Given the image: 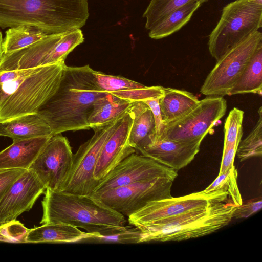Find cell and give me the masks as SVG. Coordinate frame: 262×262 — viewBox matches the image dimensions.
<instances>
[{
	"label": "cell",
	"mask_w": 262,
	"mask_h": 262,
	"mask_svg": "<svg viewBox=\"0 0 262 262\" xmlns=\"http://www.w3.org/2000/svg\"><path fill=\"white\" fill-rule=\"evenodd\" d=\"M65 62L0 72V122L36 114L56 92Z\"/></svg>",
	"instance_id": "2"
},
{
	"label": "cell",
	"mask_w": 262,
	"mask_h": 262,
	"mask_svg": "<svg viewBox=\"0 0 262 262\" xmlns=\"http://www.w3.org/2000/svg\"><path fill=\"white\" fill-rule=\"evenodd\" d=\"M208 0H151L143 16L146 18L145 28L149 30L157 22L170 12L192 1L201 4Z\"/></svg>",
	"instance_id": "28"
},
{
	"label": "cell",
	"mask_w": 262,
	"mask_h": 262,
	"mask_svg": "<svg viewBox=\"0 0 262 262\" xmlns=\"http://www.w3.org/2000/svg\"><path fill=\"white\" fill-rule=\"evenodd\" d=\"M124 114L104 124L92 128L94 131L93 136L81 144L77 152L73 154L71 171L61 191L89 195L95 191L99 181L94 178V172L100 151Z\"/></svg>",
	"instance_id": "7"
},
{
	"label": "cell",
	"mask_w": 262,
	"mask_h": 262,
	"mask_svg": "<svg viewBox=\"0 0 262 262\" xmlns=\"http://www.w3.org/2000/svg\"><path fill=\"white\" fill-rule=\"evenodd\" d=\"M46 188L35 174L27 169L9 187L0 202V225L29 211Z\"/></svg>",
	"instance_id": "14"
},
{
	"label": "cell",
	"mask_w": 262,
	"mask_h": 262,
	"mask_svg": "<svg viewBox=\"0 0 262 262\" xmlns=\"http://www.w3.org/2000/svg\"><path fill=\"white\" fill-rule=\"evenodd\" d=\"M3 41L4 38L3 37V35L0 31V62L2 59L3 56L4 55V50H3Z\"/></svg>",
	"instance_id": "39"
},
{
	"label": "cell",
	"mask_w": 262,
	"mask_h": 262,
	"mask_svg": "<svg viewBox=\"0 0 262 262\" xmlns=\"http://www.w3.org/2000/svg\"><path fill=\"white\" fill-rule=\"evenodd\" d=\"M83 41L84 37L80 29L63 33L48 55L45 65L64 62L68 54Z\"/></svg>",
	"instance_id": "26"
},
{
	"label": "cell",
	"mask_w": 262,
	"mask_h": 262,
	"mask_svg": "<svg viewBox=\"0 0 262 262\" xmlns=\"http://www.w3.org/2000/svg\"><path fill=\"white\" fill-rule=\"evenodd\" d=\"M40 224L65 223L89 233L102 234L125 225L124 215L90 195L46 189Z\"/></svg>",
	"instance_id": "4"
},
{
	"label": "cell",
	"mask_w": 262,
	"mask_h": 262,
	"mask_svg": "<svg viewBox=\"0 0 262 262\" xmlns=\"http://www.w3.org/2000/svg\"><path fill=\"white\" fill-rule=\"evenodd\" d=\"M29 229L16 220L0 225V235L10 243H26Z\"/></svg>",
	"instance_id": "34"
},
{
	"label": "cell",
	"mask_w": 262,
	"mask_h": 262,
	"mask_svg": "<svg viewBox=\"0 0 262 262\" xmlns=\"http://www.w3.org/2000/svg\"><path fill=\"white\" fill-rule=\"evenodd\" d=\"M173 182L164 177H157L89 195L128 217L150 202L172 197Z\"/></svg>",
	"instance_id": "11"
},
{
	"label": "cell",
	"mask_w": 262,
	"mask_h": 262,
	"mask_svg": "<svg viewBox=\"0 0 262 262\" xmlns=\"http://www.w3.org/2000/svg\"><path fill=\"white\" fill-rule=\"evenodd\" d=\"M110 94L132 102L143 101L149 99L161 97L164 94V87L144 86L140 88L112 92Z\"/></svg>",
	"instance_id": "33"
},
{
	"label": "cell",
	"mask_w": 262,
	"mask_h": 262,
	"mask_svg": "<svg viewBox=\"0 0 262 262\" xmlns=\"http://www.w3.org/2000/svg\"><path fill=\"white\" fill-rule=\"evenodd\" d=\"M159 99L160 98H152L143 101L148 105L152 113L155 124V136L156 137L161 135L164 127L159 102Z\"/></svg>",
	"instance_id": "37"
},
{
	"label": "cell",
	"mask_w": 262,
	"mask_h": 262,
	"mask_svg": "<svg viewBox=\"0 0 262 262\" xmlns=\"http://www.w3.org/2000/svg\"><path fill=\"white\" fill-rule=\"evenodd\" d=\"M238 144H235L223 147V156L219 174L227 172L234 166V161Z\"/></svg>",
	"instance_id": "38"
},
{
	"label": "cell",
	"mask_w": 262,
	"mask_h": 262,
	"mask_svg": "<svg viewBox=\"0 0 262 262\" xmlns=\"http://www.w3.org/2000/svg\"><path fill=\"white\" fill-rule=\"evenodd\" d=\"M0 242L10 243V242L7 238L0 235Z\"/></svg>",
	"instance_id": "41"
},
{
	"label": "cell",
	"mask_w": 262,
	"mask_h": 262,
	"mask_svg": "<svg viewBox=\"0 0 262 262\" xmlns=\"http://www.w3.org/2000/svg\"><path fill=\"white\" fill-rule=\"evenodd\" d=\"M248 93L262 95V45L256 50L227 95Z\"/></svg>",
	"instance_id": "24"
},
{
	"label": "cell",
	"mask_w": 262,
	"mask_h": 262,
	"mask_svg": "<svg viewBox=\"0 0 262 262\" xmlns=\"http://www.w3.org/2000/svg\"><path fill=\"white\" fill-rule=\"evenodd\" d=\"M73 154L68 139L58 134L48 140L29 169L46 189L61 191L71 171Z\"/></svg>",
	"instance_id": "12"
},
{
	"label": "cell",
	"mask_w": 262,
	"mask_h": 262,
	"mask_svg": "<svg viewBox=\"0 0 262 262\" xmlns=\"http://www.w3.org/2000/svg\"><path fill=\"white\" fill-rule=\"evenodd\" d=\"M227 107L226 100L223 96H207L186 114L164 125L161 135L158 137L202 142L225 115Z\"/></svg>",
	"instance_id": "9"
},
{
	"label": "cell",
	"mask_w": 262,
	"mask_h": 262,
	"mask_svg": "<svg viewBox=\"0 0 262 262\" xmlns=\"http://www.w3.org/2000/svg\"><path fill=\"white\" fill-rule=\"evenodd\" d=\"M236 207L229 198L203 209L159 221L140 229V243L181 241L211 234L229 223Z\"/></svg>",
	"instance_id": "5"
},
{
	"label": "cell",
	"mask_w": 262,
	"mask_h": 262,
	"mask_svg": "<svg viewBox=\"0 0 262 262\" xmlns=\"http://www.w3.org/2000/svg\"><path fill=\"white\" fill-rule=\"evenodd\" d=\"M192 93L183 90L164 88L159 102L164 125L182 117L199 102Z\"/></svg>",
	"instance_id": "20"
},
{
	"label": "cell",
	"mask_w": 262,
	"mask_h": 262,
	"mask_svg": "<svg viewBox=\"0 0 262 262\" xmlns=\"http://www.w3.org/2000/svg\"><path fill=\"white\" fill-rule=\"evenodd\" d=\"M258 119L250 133L238 144L236 155L241 162L262 155V107L258 110Z\"/></svg>",
	"instance_id": "27"
},
{
	"label": "cell",
	"mask_w": 262,
	"mask_h": 262,
	"mask_svg": "<svg viewBox=\"0 0 262 262\" xmlns=\"http://www.w3.org/2000/svg\"><path fill=\"white\" fill-rule=\"evenodd\" d=\"M51 137L13 140L11 145L0 151V171L28 169Z\"/></svg>",
	"instance_id": "17"
},
{
	"label": "cell",
	"mask_w": 262,
	"mask_h": 262,
	"mask_svg": "<svg viewBox=\"0 0 262 262\" xmlns=\"http://www.w3.org/2000/svg\"><path fill=\"white\" fill-rule=\"evenodd\" d=\"M177 176V170L150 158L135 152L100 180L92 194L100 193L111 189L157 177H164L173 181Z\"/></svg>",
	"instance_id": "13"
},
{
	"label": "cell",
	"mask_w": 262,
	"mask_h": 262,
	"mask_svg": "<svg viewBox=\"0 0 262 262\" xmlns=\"http://www.w3.org/2000/svg\"><path fill=\"white\" fill-rule=\"evenodd\" d=\"M238 172L234 166L227 172L219 174L217 177L205 189L210 191L224 189L227 191L229 198L237 206L243 204L237 182Z\"/></svg>",
	"instance_id": "30"
},
{
	"label": "cell",
	"mask_w": 262,
	"mask_h": 262,
	"mask_svg": "<svg viewBox=\"0 0 262 262\" xmlns=\"http://www.w3.org/2000/svg\"><path fill=\"white\" fill-rule=\"evenodd\" d=\"M244 112L234 107L227 117L224 127V147L239 144L243 136V121Z\"/></svg>",
	"instance_id": "32"
},
{
	"label": "cell",
	"mask_w": 262,
	"mask_h": 262,
	"mask_svg": "<svg viewBox=\"0 0 262 262\" xmlns=\"http://www.w3.org/2000/svg\"><path fill=\"white\" fill-rule=\"evenodd\" d=\"M93 74L100 90L107 93L140 88L145 86L123 77L107 75L94 70Z\"/></svg>",
	"instance_id": "31"
},
{
	"label": "cell",
	"mask_w": 262,
	"mask_h": 262,
	"mask_svg": "<svg viewBox=\"0 0 262 262\" xmlns=\"http://www.w3.org/2000/svg\"><path fill=\"white\" fill-rule=\"evenodd\" d=\"M93 71L89 65L64 67L56 92L36 113L53 135L90 128L88 118L94 104L108 94L97 86Z\"/></svg>",
	"instance_id": "1"
},
{
	"label": "cell",
	"mask_w": 262,
	"mask_h": 262,
	"mask_svg": "<svg viewBox=\"0 0 262 262\" xmlns=\"http://www.w3.org/2000/svg\"><path fill=\"white\" fill-rule=\"evenodd\" d=\"M52 133L47 122L37 114L20 116L0 122V136L13 140L40 137H51Z\"/></svg>",
	"instance_id": "18"
},
{
	"label": "cell",
	"mask_w": 262,
	"mask_h": 262,
	"mask_svg": "<svg viewBox=\"0 0 262 262\" xmlns=\"http://www.w3.org/2000/svg\"><path fill=\"white\" fill-rule=\"evenodd\" d=\"M141 231L133 226L112 229L102 234L92 233V236L83 242L90 241L107 243H139Z\"/></svg>",
	"instance_id": "29"
},
{
	"label": "cell",
	"mask_w": 262,
	"mask_h": 262,
	"mask_svg": "<svg viewBox=\"0 0 262 262\" xmlns=\"http://www.w3.org/2000/svg\"><path fill=\"white\" fill-rule=\"evenodd\" d=\"M262 207L261 198L251 200L245 204L237 206L233 213V217L247 218L259 211Z\"/></svg>",
	"instance_id": "36"
},
{
	"label": "cell",
	"mask_w": 262,
	"mask_h": 262,
	"mask_svg": "<svg viewBox=\"0 0 262 262\" xmlns=\"http://www.w3.org/2000/svg\"><path fill=\"white\" fill-rule=\"evenodd\" d=\"M249 2L262 5V0H248Z\"/></svg>",
	"instance_id": "40"
},
{
	"label": "cell",
	"mask_w": 262,
	"mask_h": 262,
	"mask_svg": "<svg viewBox=\"0 0 262 262\" xmlns=\"http://www.w3.org/2000/svg\"><path fill=\"white\" fill-rule=\"evenodd\" d=\"M201 5L199 1H192L170 12L148 30L149 36L152 39H159L178 31L189 21Z\"/></svg>",
	"instance_id": "22"
},
{
	"label": "cell",
	"mask_w": 262,
	"mask_h": 262,
	"mask_svg": "<svg viewBox=\"0 0 262 262\" xmlns=\"http://www.w3.org/2000/svg\"><path fill=\"white\" fill-rule=\"evenodd\" d=\"M132 103L110 93L100 98L94 104L88 118L90 128L102 125L123 115L128 110Z\"/></svg>",
	"instance_id": "23"
},
{
	"label": "cell",
	"mask_w": 262,
	"mask_h": 262,
	"mask_svg": "<svg viewBox=\"0 0 262 262\" xmlns=\"http://www.w3.org/2000/svg\"><path fill=\"white\" fill-rule=\"evenodd\" d=\"M91 236L92 233L68 224L50 223L29 229L26 243H75L83 242Z\"/></svg>",
	"instance_id": "19"
},
{
	"label": "cell",
	"mask_w": 262,
	"mask_h": 262,
	"mask_svg": "<svg viewBox=\"0 0 262 262\" xmlns=\"http://www.w3.org/2000/svg\"><path fill=\"white\" fill-rule=\"evenodd\" d=\"M134 119L129 135V143L139 152L150 142V136L155 133L152 113L143 101L133 102L129 108Z\"/></svg>",
	"instance_id": "21"
},
{
	"label": "cell",
	"mask_w": 262,
	"mask_h": 262,
	"mask_svg": "<svg viewBox=\"0 0 262 262\" xmlns=\"http://www.w3.org/2000/svg\"><path fill=\"white\" fill-rule=\"evenodd\" d=\"M25 170L13 169L0 171V202L11 185Z\"/></svg>",
	"instance_id": "35"
},
{
	"label": "cell",
	"mask_w": 262,
	"mask_h": 262,
	"mask_svg": "<svg viewBox=\"0 0 262 262\" xmlns=\"http://www.w3.org/2000/svg\"><path fill=\"white\" fill-rule=\"evenodd\" d=\"M224 189L205 190L186 195L150 202L128 217L129 225L138 229L152 225L157 222L188 212L207 208L229 199Z\"/></svg>",
	"instance_id": "10"
},
{
	"label": "cell",
	"mask_w": 262,
	"mask_h": 262,
	"mask_svg": "<svg viewBox=\"0 0 262 262\" xmlns=\"http://www.w3.org/2000/svg\"><path fill=\"white\" fill-rule=\"evenodd\" d=\"M89 16L88 0H0V28L35 26L47 34L80 29Z\"/></svg>",
	"instance_id": "3"
},
{
	"label": "cell",
	"mask_w": 262,
	"mask_h": 262,
	"mask_svg": "<svg viewBox=\"0 0 262 262\" xmlns=\"http://www.w3.org/2000/svg\"><path fill=\"white\" fill-rule=\"evenodd\" d=\"M150 136L149 143L139 152L177 171L185 167L200 150L201 142H183Z\"/></svg>",
	"instance_id": "16"
},
{
	"label": "cell",
	"mask_w": 262,
	"mask_h": 262,
	"mask_svg": "<svg viewBox=\"0 0 262 262\" xmlns=\"http://www.w3.org/2000/svg\"><path fill=\"white\" fill-rule=\"evenodd\" d=\"M261 45L262 33L257 31L231 48L217 60L202 85L201 93L207 96L227 95Z\"/></svg>",
	"instance_id": "8"
},
{
	"label": "cell",
	"mask_w": 262,
	"mask_h": 262,
	"mask_svg": "<svg viewBox=\"0 0 262 262\" xmlns=\"http://www.w3.org/2000/svg\"><path fill=\"white\" fill-rule=\"evenodd\" d=\"M262 26V5L236 0L225 6L209 35V51L216 61Z\"/></svg>",
	"instance_id": "6"
},
{
	"label": "cell",
	"mask_w": 262,
	"mask_h": 262,
	"mask_svg": "<svg viewBox=\"0 0 262 262\" xmlns=\"http://www.w3.org/2000/svg\"><path fill=\"white\" fill-rule=\"evenodd\" d=\"M47 35L35 26L22 25L9 28L3 41L4 54L21 50L41 40Z\"/></svg>",
	"instance_id": "25"
},
{
	"label": "cell",
	"mask_w": 262,
	"mask_h": 262,
	"mask_svg": "<svg viewBox=\"0 0 262 262\" xmlns=\"http://www.w3.org/2000/svg\"><path fill=\"white\" fill-rule=\"evenodd\" d=\"M133 119L129 108L103 144L94 172L96 180L99 181L104 178L124 159L136 152L129 143Z\"/></svg>",
	"instance_id": "15"
}]
</instances>
